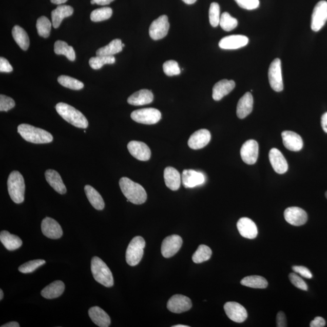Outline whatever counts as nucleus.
Returning <instances> with one entry per match:
<instances>
[{
    "mask_svg": "<svg viewBox=\"0 0 327 327\" xmlns=\"http://www.w3.org/2000/svg\"><path fill=\"white\" fill-rule=\"evenodd\" d=\"M73 13L72 7L67 5H60L51 13L52 26L54 28H58L63 19L71 16Z\"/></svg>",
    "mask_w": 327,
    "mask_h": 327,
    "instance_id": "nucleus-30",
    "label": "nucleus"
},
{
    "mask_svg": "<svg viewBox=\"0 0 327 327\" xmlns=\"http://www.w3.org/2000/svg\"><path fill=\"white\" fill-rule=\"evenodd\" d=\"M192 306L191 299L182 295H175L167 302V307L174 313H182L188 311Z\"/></svg>",
    "mask_w": 327,
    "mask_h": 327,
    "instance_id": "nucleus-13",
    "label": "nucleus"
},
{
    "mask_svg": "<svg viewBox=\"0 0 327 327\" xmlns=\"http://www.w3.org/2000/svg\"><path fill=\"white\" fill-rule=\"evenodd\" d=\"M169 27L167 16L161 15L151 23L149 28L150 36L154 40L163 39L167 35Z\"/></svg>",
    "mask_w": 327,
    "mask_h": 327,
    "instance_id": "nucleus-11",
    "label": "nucleus"
},
{
    "mask_svg": "<svg viewBox=\"0 0 327 327\" xmlns=\"http://www.w3.org/2000/svg\"><path fill=\"white\" fill-rule=\"evenodd\" d=\"M220 7L217 3H212L209 9V20L210 25L216 28L220 25Z\"/></svg>",
    "mask_w": 327,
    "mask_h": 327,
    "instance_id": "nucleus-45",
    "label": "nucleus"
},
{
    "mask_svg": "<svg viewBox=\"0 0 327 327\" xmlns=\"http://www.w3.org/2000/svg\"><path fill=\"white\" fill-rule=\"evenodd\" d=\"M240 8L247 10L257 9L259 6V0H235Z\"/></svg>",
    "mask_w": 327,
    "mask_h": 327,
    "instance_id": "nucleus-49",
    "label": "nucleus"
},
{
    "mask_svg": "<svg viewBox=\"0 0 327 327\" xmlns=\"http://www.w3.org/2000/svg\"><path fill=\"white\" fill-rule=\"evenodd\" d=\"M249 40L247 36L234 35L224 37L220 40L219 46L222 49L233 50L243 48L247 45Z\"/></svg>",
    "mask_w": 327,
    "mask_h": 327,
    "instance_id": "nucleus-19",
    "label": "nucleus"
},
{
    "mask_svg": "<svg viewBox=\"0 0 327 327\" xmlns=\"http://www.w3.org/2000/svg\"><path fill=\"white\" fill-rule=\"evenodd\" d=\"M289 279L296 287L301 289L303 291H307L308 286L306 285L305 282L303 281L300 276L296 275L295 273H292V274L289 275Z\"/></svg>",
    "mask_w": 327,
    "mask_h": 327,
    "instance_id": "nucleus-48",
    "label": "nucleus"
},
{
    "mask_svg": "<svg viewBox=\"0 0 327 327\" xmlns=\"http://www.w3.org/2000/svg\"><path fill=\"white\" fill-rule=\"evenodd\" d=\"M259 146L257 141L250 140L242 145L241 157L245 163L253 165L256 163L258 158Z\"/></svg>",
    "mask_w": 327,
    "mask_h": 327,
    "instance_id": "nucleus-14",
    "label": "nucleus"
},
{
    "mask_svg": "<svg viewBox=\"0 0 327 327\" xmlns=\"http://www.w3.org/2000/svg\"><path fill=\"white\" fill-rule=\"evenodd\" d=\"M124 46H125V45H124V44H123V43H122V47H123V48H124Z\"/></svg>",
    "mask_w": 327,
    "mask_h": 327,
    "instance_id": "nucleus-62",
    "label": "nucleus"
},
{
    "mask_svg": "<svg viewBox=\"0 0 327 327\" xmlns=\"http://www.w3.org/2000/svg\"><path fill=\"white\" fill-rule=\"evenodd\" d=\"M284 218L286 222L294 226H301L307 221L308 216L303 209L297 207H291L286 209Z\"/></svg>",
    "mask_w": 327,
    "mask_h": 327,
    "instance_id": "nucleus-15",
    "label": "nucleus"
},
{
    "mask_svg": "<svg viewBox=\"0 0 327 327\" xmlns=\"http://www.w3.org/2000/svg\"><path fill=\"white\" fill-rule=\"evenodd\" d=\"M254 99L250 92H247L239 100L237 108V114L239 119H244L253 110Z\"/></svg>",
    "mask_w": 327,
    "mask_h": 327,
    "instance_id": "nucleus-26",
    "label": "nucleus"
},
{
    "mask_svg": "<svg viewBox=\"0 0 327 327\" xmlns=\"http://www.w3.org/2000/svg\"><path fill=\"white\" fill-rule=\"evenodd\" d=\"M13 71V67L8 60L3 57L0 59V72L9 73Z\"/></svg>",
    "mask_w": 327,
    "mask_h": 327,
    "instance_id": "nucleus-51",
    "label": "nucleus"
},
{
    "mask_svg": "<svg viewBox=\"0 0 327 327\" xmlns=\"http://www.w3.org/2000/svg\"><path fill=\"white\" fill-rule=\"evenodd\" d=\"M91 271L95 281L101 285L111 287L114 284L112 272L102 259L95 256L91 261Z\"/></svg>",
    "mask_w": 327,
    "mask_h": 327,
    "instance_id": "nucleus-4",
    "label": "nucleus"
},
{
    "mask_svg": "<svg viewBox=\"0 0 327 327\" xmlns=\"http://www.w3.org/2000/svg\"><path fill=\"white\" fill-rule=\"evenodd\" d=\"M164 72L167 76H174L180 75L181 69L178 63L175 60L167 61L163 65Z\"/></svg>",
    "mask_w": 327,
    "mask_h": 327,
    "instance_id": "nucleus-46",
    "label": "nucleus"
},
{
    "mask_svg": "<svg viewBox=\"0 0 327 327\" xmlns=\"http://www.w3.org/2000/svg\"><path fill=\"white\" fill-rule=\"evenodd\" d=\"M3 295H4V294H3V292L2 291V290H0V300H2L3 298Z\"/></svg>",
    "mask_w": 327,
    "mask_h": 327,
    "instance_id": "nucleus-59",
    "label": "nucleus"
},
{
    "mask_svg": "<svg viewBox=\"0 0 327 327\" xmlns=\"http://www.w3.org/2000/svg\"><path fill=\"white\" fill-rule=\"evenodd\" d=\"M116 63V58L114 56H97L92 57L89 60V65L93 69H100L104 65H112Z\"/></svg>",
    "mask_w": 327,
    "mask_h": 327,
    "instance_id": "nucleus-40",
    "label": "nucleus"
},
{
    "mask_svg": "<svg viewBox=\"0 0 327 327\" xmlns=\"http://www.w3.org/2000/svg\"><path fill=\"white\" fill-rule=\"evenodd\" d=\"M122 42L120 39L112 40L109 45L97 50V56H113L122 51Z\"/></svg>",
    "mask_w": 327,
    "mask_h": 327,
    "instance_id": "nucleus-35",
    "label": "nucleus"
},
{
    "mask_svg": "<svg viewBox=\"0 0 327 327\" xmlns=\"http://www.w3.org/2000/svg\"><path fill=\"white\" fill-rule=\"evenodd\" d=\"M211 134L207 129H200L191 134L188 141L191 149L198 150L205 147L210 142Z\"/></svg>",
    "mask_w": 327,
    "mask_h": 327,
    "instance_id": "nucleus-18",
    "label": "nucleus"
},
{
    "mask_svg": "<svg viewBox=\"0 0 327 327\" xmlns=\"http://www.w3.org/2000/svg\"><path fill=\"white\" fill-rule=\"evenodd\" d=\"M52 23L45 16L40 17L36 22V29L39 35L44 38H48L51 32Z\"/></svg>",
    "mask_w": 327,
    "mask_h": 327,
    "instance_id": "nucleus-39",
    "label": "nucleus"
},
{
    "mask_svg": "<svg viewBox=\"0 0 327 327\" xmlns=\"http://www.w3.org/2000/svg\"><path fill=\"white\" fill-rule=\"evenodd\" d=\"M236 84L234 81L222 80L216 83L213 87L212 97L215 101H220L222 98L230 93L234 89Z\"/></svg>",
    "mask_w": 327,
    "mask_h": 327,
    "instance_id": "nucleus-24",
    "label": "nucleus"
},
{
    "mask_svg": "<svg viewBox=\"0 0 327 327\" xmlns=\"http://www.w3.org/2000/svg\"><path fill=\"white\" fill-rule=\"evenodd\" d=\"M165 183L170 190L176 191L180 187L181 177L180 172L175 168L168 167L164 172Z\"/></svg>",
    "mask_w": 327,
    "mask_h": 327,
    "instance_id": "nucleus-28",
    "label": "nucleus"
},
{
    "mask_svg": "<svg viewBox=\"0 0 327 327\" xmlns=\"http://www.w3.org/2000/svg\"><path fill=\"white\" fill-rule=\"evenodd\" d=\"M292 268L293 271L296 274H298L303 278L311 279L313 277L311 272L307 268L303 267V266H293Z\"/></svg>",
    "mask_w": 327,
    "mask_h": 327,
    "instance_id": "nucleus-50",
    "label": "nucleus"
},
{
    "mask_svg": "<svg viewBox=\"0 0 327 327\" xmlns=\"http://www.w3.org/2000/svg\"><path fill=\"white\" fill-rule=\"evenodd\" d=\"M58 82L61 85L72 90H79L82 89L84 87V84L82 82L69 76H59Z\"/></svg>",
    "mask_w": 327,
    "mask_h": 327,
    "instance_id": "nucleus-41",
    "label": "nucleus"
},
{
    "mask_svg": "<svg viewBox=\"0 0 327 327\" xmlns=\"http://www.w3.org/2000/svg\"><path fill=\"white\" fill-rule=\"evenodd\" d=\"M183 245L180 236L173 235L164 239L161 245V254L164 258H169L176 255Z\"/></svg>",
    "mask_w": 327,
    "mask_h": 327,
    "instance_id": "nucleus-10",
    "label": "nucleus"
},
{
    "mask_svg": "<svg viewBox=\"0 0 327 327\" xmlns=\"http://www.w3.org/2000/svg\"><path fill=\"white\" fill-rule=\"evenodd\" d=\"M18 132L23 139L32 143L47 144L53 141L51 133L29 124H20L18 127Z\"/></svg>",
    "mask_w": 327,
    "mask_h": 327,
    "instance_id": "nucleus-3",
    "label": "nucleus"
},
{
    "mask_svg": "<svg viewBox=\"0 0 327 327\" xmlns=\"http://www.w3.org/2000/svg\"><path fill=\"white\" fill-rule=\"evenodd\" d=\"M89 315L95 324L100 327H109L111 320L107 313L99 306H93L89 310Z\"/></svg>",
    "mask_w": 327,
    "mask_h": 327,
    "instance_id": "nucleus-25",
    "label": "nucleus"
},
{
    "mask_svg": "<svg viewBox=\"0 0 327 327\" xmlns=\"http://www.w3.org/2000/svg\"><path fill=\"white\" fill-rule=\"evenodd\" d=\"M321 126L323 131L327 133V112L323 114L322 116Z\"/></svg>",
    "mask_w": 327,
    "mask_h": 327,
    "instance_id": "nucleus-54",
    "label": "nucleus"
},
{
    "mask_svg": "<svg viewBox=\"0 0 327 327\" xmlns=\"http://www.w3.org/2000/svg\"><path fill=\"white\" fill-rule=\"evenodd\" d=\"M276 324L278 327H285L286 325V317L284 312H279L276 316Z\"/></svg>",
    "mask_w": 327,
    "mask_h": 327,
    "instance_id": "nucleus-52",
    "label": "nucleus"
},
{
    "mask_svg": "<svg viewBox=\"0 0 327 327\" xmlns=\"http://www.w3.org/2000/svg\"><path fill=\"white\" fill-rule=\"evenodd\" d=\"M8 188L10 197L16 204H21L25 200V183L22 175L18 171H13L9 175Z\"/></svg>",
    "mask_w": 327,
    "mask_h": 327,
    "instance_id": "nucleus-5",
    "label": "nucleus"
},
{
    "mask_svg": "<svg viewBox=\"0 0 327 327\" xmlns=\"http://www.w3.org/2000/svg\"><path fill=\"white\" fill-rule=\"evenodd\" d=\"M113 13L110 8H102L94 10L90 14V19L93 22H100L109 19Z\"/></svg>",
    "mask_w": 327,
    "mask_h": 327,
    "instance_id": "nucleus-42",
    "label": "nucleus"
},
{
    "mask_svg": "<svg viewBox=\"0 0 327 327\" xmlns=\"http://www.w3.org/2000/svg\"><path fill=\"white\" fill-rule=\"evenodd\" d=\"M91 4L92 5H94V4H96L95 1H94V0H91Z\"/></svg>",
    "mask_w": 327,
    "mask_h": 327,
    "instance_id": "nucleus-61",
    "label": "nucleus"
},
{
    "mask_svg": "<svg viewBox=\"0 0 327 327\" xmlns=\"http://www.w3.org/2000/svg\"><path fill=\"white\" fill-rule=\"evenodd\" d=\"M237 228L242 237L251 239L257 237V226L250 218L245 217L239 219L237 222Z\"/></svg>",
    "mask_w": 327,
    "mask_h": 327,
    "instance_id": "nucleus-22",
    "label": "nucleus"
},
{
    "mask_svg": "<svg viewBox=\"0 0 327 327\" xmlns=\"http://www.w3.org/2000/svg\"><path fill=\"white\" fill-rule=\"evenodd\" d=\"M327 21V2L321 1L317 3L312 16L311 28L318 32L325 25Z\"/></svg>",
    "mask_w": 327,
    "mask_h": 327,
    "instance_id": "nucleus-9",
    "label": "nucleus"
},
{
    "mask_svg": "<svg viewBox=\"0 0 327 327\" xmlns=\"http://www.w3.org/2000/svg\"><path fill=\"white\" fill-rule=\"evenodd\" d=\"M211 255L212 251L210 247L205 245H200L197 251L192 256V260L196 264H200V263L209 260Z\"/></svg>",
    "mask_w": 327,
    "mask_h": 327,
    "instance_id": "nucleus-38",
    "label": "nucleus"
},
{
    "mask_svg": "<svg viewBox=\"0 0 327 327\" xmlns=\"http://www.w3.org/2000/svg\"><path fill=\"white\" fill-rule=\"evenodd\" d=\"M183 1L186 3L187 5H192L194 4L195 2L197 1V0H183Z\"/></svg>",
    "mask_w": 327,
    "mask_h": 327,
    "instance_id": "nucleus-58",
    "label": "nucleus"
},
{
    "mask_svg": "<svg viewBox=\"0 0 327 327\" xmlns=\"http://www.w3.org/2000/svg\"><path fill=\"white\" fill-rule=\"evenodd\" d=\"M2 327H19L20 325L17 322H10L6 323L5 325L1 326Z\"/></svg>",
    "mask_w": 327,
    "mask_h": 327,
    "instance_id": "nucleus-56",
    "label": "nucleus"
},
{
    "mask_svg": "<svg viewBox=\"0 0 327 327\" xmlns=\"http://www.w3.org/2000/svg\"><path fill=\"white\" fill-rule=\"evenodd\" d=\"M185 188H194L203 184L205 181L204 175L194 170H184L181 178Z\"/></svg>",
    "mask_w": 327,
    "mask_h": 327,
    "instance_id": "nucleus-21",
    "label": "nucleus"
},
{
    "mask_svg": "<svg viewBox=\"0 0 327 327\" xmlns=\"http://www.w3.org/2000/svg\"><path fill=\"white\" fill-rule=\"evenodd\" d=\"M15 106V101L11 97L4 95H0V111L1 112H8L13 109Z\"/></svg>",
    "mask_w": 327,
    "mask_h": 327,
    "instance_id": "nucleus-47",
    "label": "nucleus"
},
{
    "mask_svg": "<svg viewBox=\"0 0 327 327\" xmlns=\"http://www.w3.org/2000/svg\"><path fill=\"white\" fill-rule=\"evenodd\" d=\"M146 241L141 237H136L130 242L126 251V259L128 264L131 267L137 265L141 262L144 255Z\"/></svg>",
    "mask_w": 327,
    "mask_h": 327,
    "instance_id": "nucleus-6",
    "label": "nucleus"
},
{
    "mask_svg": "<svg viewBox=\"0 0 327 327\" xmlns=\"http://www.w3.org/2000/svg\"><path fill=\"white\" fill-rule=\"evenodd\" d=\"M67 1V0H50V2L53 3V4L58 5L63 4V3H65Z\"/></svg>",
    "mask_w": 327,
    "mask_h": 327,
    "instance_id": "nucleus-57",
    "label": "nucleus"
},
{
    "mask_svg": "<svg viewBox=\"0 0 327 327\" xmlns=\"http://www.w3.org/2000/svg\"><path fill=\"white\" fill-rule=\"evenodd\" d=\"M269 160L273 168L276 173L284 174L288 170L287 161L281 151L276 148H273L270 151Z\"/></svg>",
    "mask_w": 327,
    "mask_h": 327,
    "instance_id": "nucleus-20",
    "label": "nucleus"
},
{
    "mask_svg": "<svg viewBox=\"0 0 327 327\" xmlns=\"http://www.w3.org/2000/svg\"><path fill=\"white\" fill-rule=\"evenodd\" d=\"M173 327H189V326L184 325H177L173 326Z\"/></svg>",
    "mask_w": 327,
    "mask_h": 327,
    "instance_id": "nucleus-60",
    "label": "nucleus"
},
{
    "mask_svg": "<svg viewBox=\"0 0 327 327\" xmlns=\"http://www.w3.org/2000/svg\"><path fill=\"white\" fill-rule=\"evenodd\" d=\"M94 1H95L97 5L104 6L109 5L110 3L113 2L114 0H94Z\"/></svg>",
    "mask_w": 327,
    "mask_h": 327,
    "instance_id": "nucleus-55",
    "label": "nucleus"
},
{
    "mask_svg": "<svg viewBox=\"0 0 327 327\" xmlns=\"http://www.w3.org/2000/svg\"><path fill=\"white\" fill-rule=\"evenodd\" d=\"M0 241L5 247L9 251L17 250L22 247L23 241L17 236L12 235L8 231L3 230L0 234Z\"/></svg>",
    "mask_w": 327,
    "mask_h": 327,
    "instance_id": "nucleus-31",
    "label": "nucleus"
},
{
    "mask_svg": "<svg viewBox=\"0 0 327 327\" xmlns=\"http://www.w3.org/2000/svg\"><path fill=\"white\" fill-rule=\"evenodd\" d=\"M54 52L57 55H63L67 57V59L73 62L76 59L75 52L73 47L69 46L67 43L58 40L54 45Z\"/></svg>",
    "mask_w": 327,
    "mask_h": 327,
    "instance_id": "nucleus-37",
    "label": "nucleus"
},
{
    "mask_svg": "<svg viewBox=\"0 0 327 327\" xmlns=\"http://www.w3.org/2000/svg\"><path fill=\"white\" fill-rule=\"evenodd\" d=\"M224 309L228 318L232 321L242 323L247 318V310L240 303L228 302L225 303Z\"/></svg>",
    "mask_w": 327,
    "mask_h": 327,
    "instance_id": "nucleus-12",
    "label": "nucleus"
},
{
    "mask_svg": "<svg viewBox=\"0 0 327 327\" xmlns=\"http://www.w3.org/2000/svg\"><path fill=\"white\" fill-rule=\"evenodd\" d=\"M46 180L57 193L64 195L66 193L67 190L65 184H64L62 177L56 171L49 169L45 172Z\"/></svg>",
    "mask_w": 327,
    "mask_h": 327,
    "instance_id": "nucleus-29",
    "label": "nucleus"
},
{
    "mask_svg": "<svg viewBox=\"0 0 327 327\" xmlns=\"http://www.w3.org/2000/svg\"><path fill=\"white\" fill-rule=\"evenodd\" d=\"M55 109L64 120L73 126L81 129H86L88 127V121L85 116L75 108L66 103H59L56 104Z\"/></svg>",
    "mask_w": 327,
    "mask_h": 327,
    "instance_id": "nucleus-2",
    "label": "nucleus"
},
{
    "mask_svg": "<svg viewBox=\"0 0 327 327\" xmlns=\"http://www.w3.org/2000/svg\"><path fill=\"white\" fill-rule=\"evenodd\" d=\"M325 325V319L322 317H316L313 321L310 322V326L311 327H323Z\"/></svg>",
    "mask_w": 327,
    "mask_h": 327,
    "instance_id": "nucleus-53",
    "label": "nucleus"
},
{
    "mask_svg": "<svg viewBox=\"0 0 327 327\" xmlns=\"http://www.w3.org/2000/svg\"><path fill=\"white\" fill-rule=\"evenodd\" d=\"M42 231L47 238L57 239L62 237L63 232L58 222L51 218L46 217L42 222Z\"/></svg>",
    "mask_w": 327,
    "mask_h": 327,
    "instance_id": "nucleus-17",
    "label": "nucleus"
},
{
    "mask_svg": "<svg viewBox=\"0 0 327 327\" xmlns=\"http://www.w3.org/2000/svg\"><path fill=\"white\" fill-rule=\"evenodd\" d=\"M119 184L123 195L131 203L140 205L146 201V191L140 184L126 177L121 178Z\"/></svg>",
    "mask_w": 327,
    "mask_h": 327,
    "instance_id": "nucleus-1",
    "label": "nucleus"
},
{
    "mask_svg": "<svg viewBox=\"0 0 327 327\" xmlns=\"http://www.w3.org/2000/svg\"><path fill=\"white\" fill-rule=\"evenodd\" d=\"M45 264L46 261L43 259H35V260L27 262L20 266L18 271L22 274H30Z\"/></svg>",
    "mask_w": 327,
    "mask_h": 327,
    "instance_id": "nucleus-44",
    "label": "nucleus"
},
{
    "mask_svg": "<svg viewBox=\"0 0 327 327\" xmlns=\"http://www.w3.org/2000/svg\"><path fill=\"white\" fill-rule=\"evenodd\" d=\"M131 118L136 122L144 124H155L161 119L160 110L154 108H146L133 111Z\"/></svg>",
    "mask_w": 327,
    "mask_h": 327,
    "instance_id": "nucleus-7",
    "label": "nucleus"
},
{
    "mask_svg": "<svg viewBox=\"0 0 327 327\" xmlns=\"http://www.w3.org/2000/svg\"><path fill=\"white\" fill-rule=\"evenodd\" d=\"M242 285L253 288H265L267 287V280L261 276H249L242 279L241 281Z\"/></svg>",
    "mask_w": 327,
    "mask_h": 327,
    "instance_id": "nucleus-36",
    "label": "nucleus"
},
{
    "mask_svg": "<svg viewBox=\"0 0 327 327\" xmlns=\"http://www.w3.org/2000/svg\"><path fill=\"white\" fill-rule=\"evenodd\" d=\"M127 149L130 153L138 160L146 161L150 160L151 151L146 144L141 141H131L128 144Z\"/></svg>",
    "mask_w": 327,
    "mask_h": 327,
    "instance_id": "nucleus-16",
    "label": "nucleus"
},
{
    "mask_svg": "<svg viewBox=\"0 0 327 327\" xmlns=\"http://www.w3.org/2000/svg\"><path fill=\"white\" fill-rule=\"evenodd\" d=\"M84 191L91 205L98 210H103L105 203L99 192L89 185H86Z\"/></svg>",
    "mask_w": 327,
    "mask_h": 327,
    "instance_id": "nucleus-33",
    "label": "nucleus"
},
{
    "mask_svg": "<svg viewBox=\"0 0 327 327\" xmlns=\"http://www.w3.org/2000/svg\"><path fill=\"white\" fill-rule=\"evenodd\" d=\"M325 197L327 198V191H326V193H325Z\"/></svg>",
    "mask_w": 327,
    "mask_h": 327,
    "instance_id": "nucleus-63",
    "label": "nucleus"
},
{
    "mask_svg": "<svg viewBox=\"0 0 327 327\" xmlns=\"http://www.w3.org/2000/svg\"><path fill=\"white\" fill-rule=\"evenodd\" d=\"M153 100V95L150 90L142 89L129 97L127 102L130 105L138 106L150 104Z\"/></svg>",
    "mask_w": 327,
    "mask_h": 327,
    "instance_id": "nucleus-27",
    "label": "nucleus"
},
{
    "mask_svg": "<svg viewBox=\"0 0 327 327\" xmlns=\"http://www.w3.org/2000/svg\"><path fill=\"white\" fill-rule=\"evenodd\" d=\"M270 84L276 92H281L284 89L281 69V61L276 59L273 61L268 70Z\"/></svg>",
    "mask_w": 327,
    "mask_h": 327,
    "instance_id": "nucleus-8",
    "label": "nucleus"
},
{
    "mask_svg": "<svg viewBox=\"0 0 327 327\" xmlns=\"http://www.w3.org/2000/svg\"><path fill=\"white\" fill-rule=\"evenodd\" d=\"M283 144L286 149L293 151H298L302 149L303 140L298 133L292 131H284L282 133Z\"/></svg>",
    "mask_w": 327,
    "mask_h": 327,
    "instance_id": "nucleus-23",
    "label": "nucleus"
},
{
    "mask_svg": "<svg viewBox=\"0 0 327 327\" xmlns=\"http://www.w3.org/2000/svg\"><path fill=\"white\" fill-rule=\"evenodd\" d=\"M220 25L225 31H231L237 28L238 20L233 17L228 12H224L221 16Z\"/></svg>",
    "mask_w": 327,
    "mask_h": 327,
    "instance_id": "nucleus-43",
    "label": "nucleus"
},
{
    "mask_svg": "<svg viewBox=\"0 0 327 327\" xmlns=\"http://www.w3.org/2000/svg\"><path fill=\"white\" fill-rule=\"evenodd\" d=\"M65 285L62 281H56L46 286L41 292L43 298L52 299L60 297L65 291Z\"/></svg>",
    "mask_w": 327,
    "mask_h": 327,
    "instance_id": "nucleus-32",
    "label": "nucleus"
},
{
    "mask_svg": "<svg viewBox=\"0 0 327 327\" xmlns=\"http://www.w3.org/2000/svg\"><path fill=\"white\" fill-rule=\"evenodd\" d=\"M12 34L20 48L23 50L28 49L30 45L28 33L24 29L19 26H15L12 29Z\"/></svg>",
    "mask_w": 327,
    "mask_h": 327,
    "instance_id": "nucleus-34",
    "label": "nucleus"
}]
</instances>
